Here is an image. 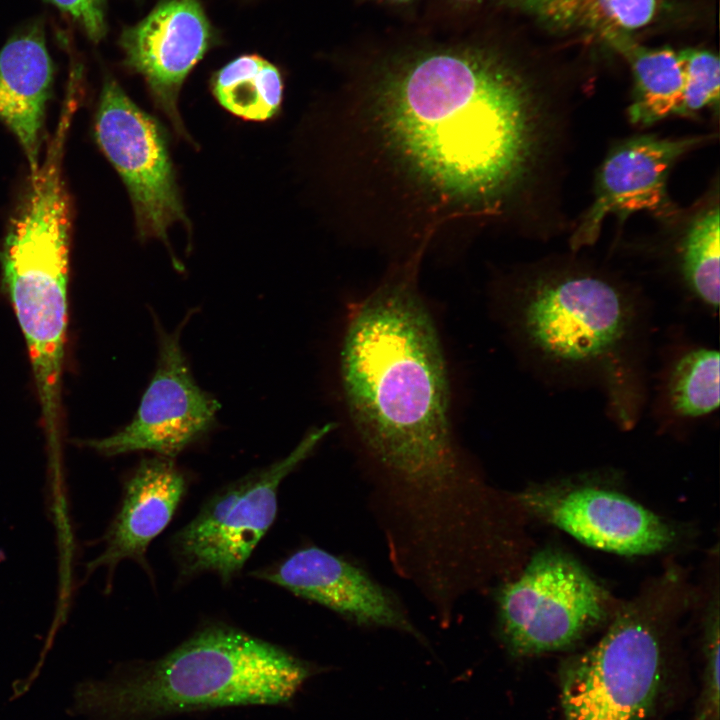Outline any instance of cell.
I'll use <instances>...</instances> for the list:
<instances>
[{
	"instance_id": "52a82bcc",
	"label": "cell",
	"mask_w": 720,
	"mask_h": 720,
	"mask_svg": "<svg viewBox=\"0 0 720 720\" xmlns=\"http://www.w3.org/2000/svg\"><path fill=\"white\" fill-rule=\"evenodd\" d=\"M495 600L499 638L515 658L573 646L620 605L580 562L553 547L530 555Z\"/></svg>"
},
{
	"instance_id": "ac0fdd59",
	"label": "cell",
	"mask_w": 720,
	"mask_h": 720,
	"mask_svg": "<svg viewBox=\"0 0 720 720\" xmlns=\"http://www.w3.org/2000/svg\"><path fill=\"white\" fill-rule=\"evenodd\" d=\"M718 184L697 205L675 247L674 266L686 295L709 311L719 306Z\"/></svg>"
},
{
	"instance_id": "6da1fadb",
	"label": "cell",
	"mask_w": 720,
	"mask_h": 720,
	"mask_svg": "<svg viewBox=\"0 0 720 720\" xmlns=\"http://www.w3.org/2000/svg\"><path fill=\"white\" fill-rule=\"evenodd\" d=\"M569 112L486 45L380 58L329 106L337 226L390 261L492 228L529 233L553 193Z\"/></svg>"
},
{
	"instance_id": "603a6c76",
	"label": "cell",
	"mask_w": 720,
	"mask_h": 720,
	"mask_svg": "<svg viewBox=\"0 0 720 720\" xmlns=\"http://www.w3.org/2000/svg\"><path fill=\"white\" fill-rule=\"evenodd\" d=\"M703 618V686L692 720H719V596L718 585L706 598Z\"/></svg>"
},
{
	"instance_id": "ffe728a7",
	"label": "cell",
	"mask_w": 720,
	"mask_h": 720,
	"mask_svg": "<svg viewBox=\"0 0 720 720\" xmlns=\"http://www.w3.org/2000/svg\"><path fill=\"white\" fill-rule=\"evenodd\" d=\"M719 352L704 346L684 349L669 364L662 383V402L676 419L695 420L719 407Z\"/></svg>"
},
{
	"instance_id": "5bb4252c",
	"label": "cell",
	"mask_w": 720,
	"mask_h": 720,
	"mask_svg": "<svg viewBox=\"0 0 720 720\" xmlns=\"http://www.w3.org/2000/svg\"><path fill=\"white\" fill-rule=\"evenodd\" d=\"M254 575L359 626L403 631L425 643L390 591L363 569L321 548L309 546L297 550Z\"/></svg>"
},
{
	"instance_id": "cb8c5ba5",
	"label": "cell",
	"mask_w": 720,
	"mask_h": 720,
	"mask_svg": "<svg viewBox=\"0 0 720 720\" xmlns=\"http://www.w3.org/2000/svg\"><path fill=\"white\" fill-rule=\"evenodd\" d=\"M70 16L94 43L107 32L106 0H44Z\"/></svg>"
},
{
	"instance_id": "5b68a950",
	"label": "cell",
	"mask_w": 720,
	"mask_h": 720,
	"mask_svg": "<svg viewBox=\"0 0 720 720\" xmlns=\"http://www.w3.org/2000/svg\"><path fill=\"white\" fill-rule=\"evenodd\" d=\"M695 598L685 570L671 563L621 602L599 641L560 665L563 720H649L669 645Z\"/></svg>"
},
{
	"instance_id": "7a4b0ae2",
	"label": "cell",
	"mask_w": 720,
	"mask_h": 720,
	"mask_svg": "<svg viewBox=\"0 0 720 720\" xmlns=\"http://www.w3.org/2000/svg\"><path fill=\"white\" fill-rule=\"evenodd\" d=\"M424 258L390 262L348 304L336 351L344 428L390 511L393 538L449 549L489 524L499 493L456 434L449 362L419 282Z\"/></svg>"
},
{
	"instance_id": "7402d4cb",
	"label": "cell",
	"mask_w": 720,
	"mask_h": 720,
	"mask_svg": "<svg viewBox=\"0 0 720 720\" xmlns=\"http://www.w3.org/2000/svg\"><path fill=\"white\" fill-rule=\"evenodd\" d=\"M683 70V97L680 117L695 118L703 109L718 114L720 62L716 54L700 49L678 52Z\"/></svg>"
},
{
	"instance_id": "9a60e30c",
	"label": "cell",
	"mask_w": 720,
	"mask_h": 720,
	"mask_svg": "<svg viewBox=\"0 0 720 720\" xmlns=\"http://www.w3.org/2000/svg\"><path fill=\"white\" fill-rule=\"evenodd\" d=\"M185 490L186 478L171 459L142 460L125 482L120 508L104 536V548L87 570L105 567L111 573L123 560L147 568V548L171 521Z\"/></svg>"
},
{
	"instance_id": "8fae6325",
	"label": "cell",
	"mask_w": 720,
	"mask_h": 720,
	"mask_svg": "<svg viewBox=\"0 0 720 720\" xmlns=\"http://www.w3.org/2000/svg\"><path fill=\"white\" fill-rule=\"evenodd\" d=\"M152 317L158 359L136 415L113 435L87 442L105 456L150 451L171 459L215 426L220 405L197 385L181 348L180 333L186 319L167 332L155 313Z\"/></svg>"
},
{
	"instance_id": "8992f818",
	"label": "cell",
	"mask_w": 720,
	"mask_h": 720,
	"mask_svg": "<svg viewBox=\"0 0 720 720\" xmlns=\"http://www.w3.org/2000/svg\"><path fill=\"white\" fill-rule=\"evenodd\" d=\"M70 228L62 169L45 165L31 179L0 252L3 283L26 341L52 446L59 437Z\"/></svg>"
},
{
	"instance_id": "e0dca14e",
	"label": "cell",
	"mask_w": 720,
	"mask_h": 720,
	"mask_svg": "<svg viewBox=\"0 0 720 720\" xmlns=\"http://www.w3.org/2000/svg\"><path fill=\"white\" fill-rule=\"evenodd\" d=\"M625 57L633 75L628 119L640 126L653 125L679 115L683 97V70L678 52L650 49L625 36L611 45Z\"/></svg>"
},
{
	"instance_id": "44dd1931",
	"label": "cell",
	"mask_w": 720,
	"mask_h": 720,
	"mask_svg": "<svg viewBox=\"0 0 720 720\" xmlns=\"http://www.w3.org/2000/svg\"><path fill=\"white\" fill-rule=\"evenodd\" d=\"M558 35L590 34L608 38L607 0H496Z\"/></svg>"
},
{
	"instance_id": "ba28073f",
	"label": "cell",
	"mask_w": 720,
	"mask_h": 720,
	"mask_svg": "<svg viewBox=\"0 0 720 720\" xmlns=\"http://www.w3.org/2000/svg\"><path fill=\"white\" fill-rule=\"evenodd\" d=\"M337 427L311 429L287 456L215 494L174 536L182 572H211L223 582L237 575L274 522L282 481Z\"/></svg>"
},
{
	"instance_id": "4fadbf2b",
	"label": "cell",
	"mask_w": 720,
	"mask_h": 720,
	"mask_svg": "<svg viewBox=\"0 0 720 720\" xmlns=\"http://www.w3.org/2000/svg\"><path fill=\"white\" fill-rule=\"evenodd\" d=\"M126 66L145 80L153 101L184 138L178 111L182 84L215 40L199 0H162L120 36Z\"/></svg>"
},
{
	"instance_id": "2e32d148",
	"label": "cell",
	"mask_w": 720,
	"mask_h": 720,
	"mask_svg": "<svg viewBox=\"0 0 720 720\" xmlns=\"http://www.w3.org/2000/svg\"><path fill=\"white\" fill-rule=\"evenodd\" d=\"M53 75L41 23L25 26L0 49V121L20 144L30 177L40 166L41 134Z\"/></svg>"
},
{
	"instance_id": "4316f807",
	"label": "cell",
	"mask_w": 720,
	"mask_h": 720,
	"mask_svg": "<svg viewBox=\"0 0 720 720\" xmlns=\"http://www.w3.org/2000/svg\"><path fill=\"white\" fill-rule=\"evenodd\" d=\"M454 1L457 2V3H461V4H469V3H472V2H474V1H476V0H454Z\"/></svg>"
},
{
	"instance_id": "3957f363",
	"label": "cell",
	"mask_w": 720,
	"mask_h": 720,
	"mask_svg": "<svg viewBox=\"0 0 720 720\" xmlns=\"http://www.w3.org/2000/svg\"><path fill=\"white\" fill-rule=\"evenodd\" d=\"M492 303L522 358L554 379L599 385L618 424H635L645 321L624 281L574 260L547 261L496 279Z\"/></svg>"
},
{
	"instance_id": "d6986e66",
	"label": "cell",
	"mask_w": 720,
	"mask_h": 720,
	"mask_svg": "<svg viewBox=\"0 0 720 720\" xmlns=\"http://www.w3.org/2000/svg\"><path fill=\"white\" fill-rule=\"evenodd\" d=\"M211 88L224 109L251 121L273 118L283 99L279 69L255 54L241 55L221 67L212 78Z\"/></svg>"
},
{
	"instance_id": "30bf717a",
	"label": "cell",
	"mask_w": 720,
	"mask_h": 720,
	"mask_svg": "<svg viewBox=\"0 0 720 720\" xmlns=\"http://www.w3.org/2000/svg\"><path fill=\"white\" fill-rule=\"evenodd\" d=\"M526 516L592 548L628 556L666 552L680 534L669 522L616 490L592 483L535 484L514 495Z\"/></svg>"
},
{
	"instance_id": "484cf974",
	"label": "cell",
	"mask_w": 720,
	"mask_h": 720,
	"mask_svg": "<svg viewBox=\"0 0 720 720\" xmlns=\"http://www.w3.org/2000/svg\"><path fill=\"white\" fill-rule=\"evenodd\" d=\"M383 1H386V2H389L392 4L403 5V4L410 3L412 0H383Z\"/></svg>"
},
{
	"instance_id": "9c48e42d",
	"label": "cell",
	"mask_w": 720,
	"mask_h": 720,
	"mask_svg": "<svg viewBox=\"0 0 720 720\" xmlns=\"http://www.w3.org/2000/svg\"><path fill=\"white\" fill-rule=\"evenodd\" d=\"M95 136L129 193L141 239L169 247L168 228L187 218L179 197L167 135L111 78L105 80L95 115Z\"/></svg>"
},
{
	"instance_id": "277c9868",
	"label": "cell",
	"mask_w": 720,
	"mask_h": 720,
	"mask_svg": "<svg viewBox=\"0 0 720 720\" xmlns=\"http://www.w3.org/2000/svg\"><path fill=\"white\" fill-rule=\"evenodd\" d=\"M313 672L270 642L212 624L160 659L81 680L68 713L83 720H151L190 710L285 703Z\"/></svg>"
},
{
	"instance_id": "7c38bea8",
	"label": "cell",
	"mask_w": 720,
	"mask_h": 720,
	"mask_svg": "<svg viewBox=\"0 0 720 720\" xmlns=\"http://www.w3.org/2000/svg\"><path fill=\"white\" fill-rule=\"evenodd\" d=\"M717 134L681 137L637 135L614 144L596 174L593 200L581 214L569 237L570 248L593 245L605 219L624 222L630 215L647 212L671 219L679 209L670 198L668 178L683 157L713 141Z\"/></svg>"
},
{
	"instance_id": "d4e9b609",
	"label": "cell",
	"mask_w": 720,
	"mask_h": 720,
	"mask_svg": "<svg viewBox=\"0 0 720 720\" xmlns=\"http://www.w3.org/2000/svg\"><path fill=\"white\" fill-rule=\"evenodd\" d=\"M526 548H527V546H526ZM525 552H526V549H525ZM525 552L523 553V555H522V557L519 559V561H518L512 568H510L506 573H508L511 569H513V568L520 562V560L523 558ZM506 573H504L503 576H504ZM500 577H502V575H501ZM498 578H499V577H498ZM460 592H462V591H460ZM456 593H457V592H455V593H450V594H445V595H439V596H437V595H430V594H429V595L432 597L433 600H437V602H441V601H447L448 599L450 600V597L453 596V595L456 596Z\"/></svg>"
}]
</instances>
